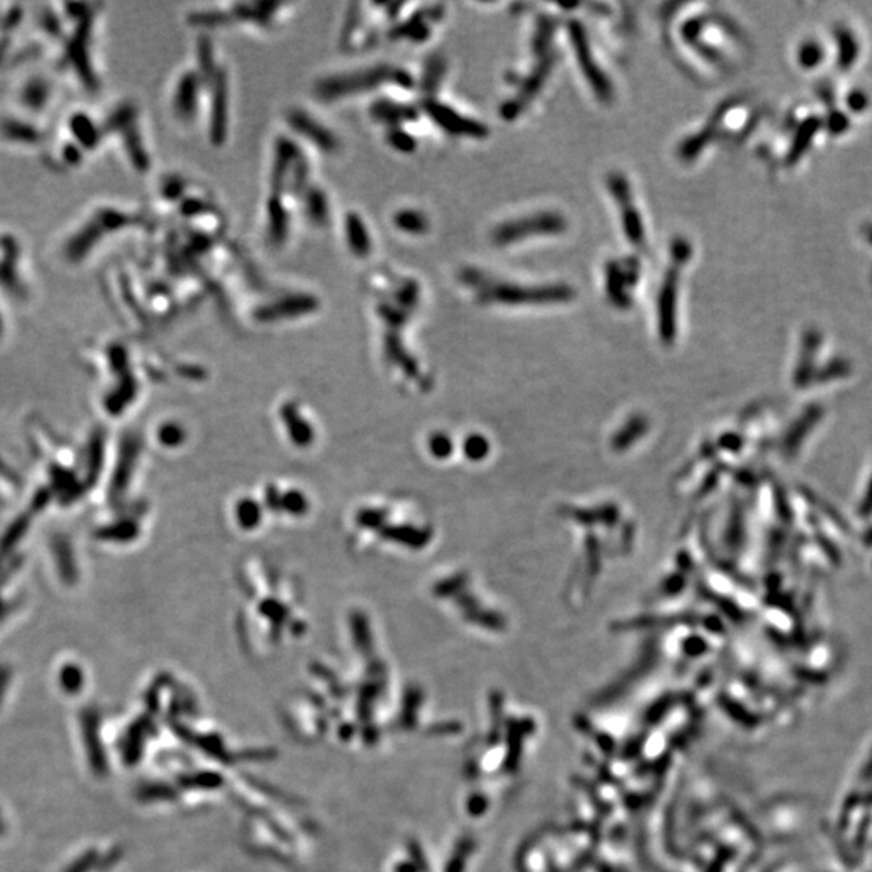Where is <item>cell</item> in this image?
Segmentation results:
<instances>
[{
  "instance_id": "1",
  "label": "cell",
  "mask_w": 872,
  "mask_h": 872,
  "mask_svg": "<svg viewBox=\"0 0 872 872\" xmlns=\"http://www.w3.org/2000/svg\"><path fill=\"white\" fill-rule=\"evenodd\" d=\"M461 280L471 288L482 304L501 305H543L564 304L572 300L575 291L567 285H543V286H522L519 283H510L495 278L475 268H467L461 273Z\"/></svg>"
},
{
  "instance_id": "2",
  "label": "cell",
  "mask_w": 872,
  "mask_h": 872,
  "mask_svg": "<svg viewBox=\"0 0 872 872\" xmlns=\"http://www.w3.org/2000/svg\"><path fill=\"white\" fill-rule=\"evenodd\" d=\"M555 34H556V21L548 16H541L538 25L535 28L533 34V63L527 70L525 75H522L519 80L514 81L517 86L515 94L509 98L501 105V115L508 122H514L519 118L522 112H525L532 105L533 99L540 94L541 88L548 81L555 63L557 60V51L555 46Z\"/></svg>"
},
{
  "instance_id": "3",
  "label": "cell",
  "mask_w": 872,
  "mask_h": 872,
  "mask_svg": "<svg viewBox=\"0 0 872 872\" xmlns=\"http://www.w3.org/2000/svg\"><path fill=\"white\" fill-rule=\"evenodd\" d=\"M690 244L682 238H677L671 248V261L667 270H664L663 281L658 291V322L663 338L669 340L673 335V322H676V304L678 296V283H681L682 268L688 262Z\"/></svg>"
},
{
  "instance_id": "4",
  "label": "cell",
  "mask_w": 872,
  "mask_h": 872,
  "mask_svg": "<svg viewBox=\"0 0 872 872\" xmlns=\"http://www.w3.org/2000/svg\"><path fill=\"white\" fill-rule=\"evenodd\" d=\"M567 228V221L557 212H538L506 221L491 231V241L499 248L540 236H555Z\"/></svg>"
},
{
  "instance_id": "5",
  "label": "cell",
  "mask_w": 872,
  "mask_h": 872,
  "mask_svg": "<svg viewBox=\"0 0 872 872\" xmlns=\"http://www.w3.org/2000/svg\"><path fill=\"white\" fill-rule=\"evenodd\" d=\"M567 33H569V41L570 44L574 47L577 62L580 65V70L583 76H585V80L590 84L593 94L597 95L599 100L606 102V104H609L614 98V91H612V84L609 81V78L603 71V68H599V65L597 62V58L593 56V51L590 47V41L587 38V31L585 28L582 26L580 21L577 20H570L567 25Z\"/></svg>"
},
{
  "instance_id": "6",
  "label": "cell",
  "mask_w": 872,
  "mask_h": 872,
  "mask_svg": "<svg viewBox=\"0 0 872 872\" xmlns=\"http://www.w3.org/2000/svg\"><path fill=\"white\" fill-rule=\"evenodd\" d=\"M607 188H609L611 196L614 197L619 206V215H621V224L624 228L625 238L629 239L631 246L636 249H646V231L643 225V219L639 207H636L634 192L629 184V179L621 173H611L607 178Z\"/></svg>"
},
{
  "instance_id": "7",
  "label": "cell",
  "mask_w": 872,
  "mask_h": 872,
  "mask_svg": "<svg viewBox=\"0 0 872 872\" xmlns=\"http://www.w3.org/2000/svg\"><path fill=\"white\" fill-rule=\"evenodd\" d=\"M640 275V263L635 258L619 262L612 261L606 267V294L612 304L625 308L630 304L634 290Z\"/></svg>"
},
{
  "instance_id": "8",
  "label": "cell",
  "mask_w": 872,
  "mask_h": 872,
  "mask_svg": "<svg viewBox=\"0 0 872 872\" xmlns=\"http://www.w3.org/2000/svg\"><path fill=\"white\" fill-rule=\"evenodd\" d=\"M425 107L431 120H435V123L438 126H441V128L451 136L473 137V140H480V137H485L486 135H488L486 126L475 122V120L466 118L464 115H461V113L453 110L451 107L443 105L441 102H438L433 98H429L425 100Z\"/></svg>"
},
{
  "instance_id": "9",
  "label": "cell",
  "mask_w": 872,
  "mask_h": 872,
  "mask_svg": "<svg viewBox=\"0 0 872 872\" xmlns=\"http://www.w3.org/2000/svg\"><path fill=\"white\" fill-rule=\"evenodd\" d=\"M822 411L819 407H811L806 411L802 417H799L798 422L793 425V429L790 430L789 435H787L785 440V448L789 453H793V451H797V448L802 444L803 438L806 436V433H809V430L813 429V425L819 420V417L822 416Z\"/></svg>"
},
{
  "instance_id": "10",
  "label": "cell",
  "mask_w": 872,
  "mask_h": 872,
  "mask_svg": "<svg viewBox=\"0 0 872 872\" xmlns=\"http://www.w3.org/2000/svg\"><path fill=\"white\" fill-rule=\"evenodd\" d=\"M396 224H398V226L402 228V230L414 231V233H419V231L422 233L426 228V221L424 216L417 212H411V210L399 214Z\"/></svg>"
},
{
  "instance_id": "11",
  "label": "cell",
  "mask_w": 872,
  "mask_h": 872,
  "mask_svg": "<svg viewBox=\"0 0 872 872\" xmlns=\"http://www.w3.org/2000/svg\"><path fill=\"white\" fill-rule=\"evenodd\" d=\"M871 513H872V480H871L869 488H868V491H866V496H864L863 504H861V514L863 515H869Z\"/></svg>"
}]
</instances>
